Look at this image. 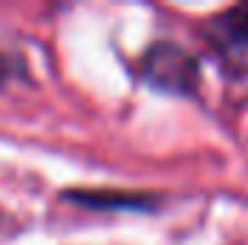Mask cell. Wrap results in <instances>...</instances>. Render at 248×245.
<instances>
[{"label": "cell", "instance_id": "obj_2", "mask_svg": "<svg viewBox=\"0 0 248 245\" xmlns=\"http://www.w3.org/2000/svg\"><path fill=\"white\" fill-rule=\"evenodd\" d=\"M144 78L156 90L190 95L199 84V66L176 44H156L144 58Z\"/></svg>", "mask_w": 248, "mask_h": 245}, {"label": "cell", "instance_id": "obj_1", "mask_svg": "<svg viewBox=\"0 0 248 245\" xmlns=\"http://www.w3.org/2000/svg\"><path fill=\"white\" fill-rule=\"evenodd\" d=\"M208 44L228 72H248V3L231 6L208 23Z\"/></svg>", "mask_w": 248, "mask_h": 245}]
</instances>
